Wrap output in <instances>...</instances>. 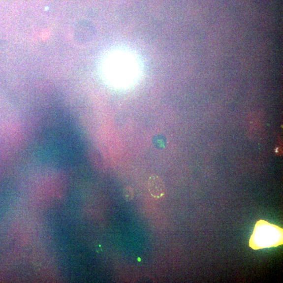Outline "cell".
Returning <instances> with one entry per match:
<instances>
[{
  "label": "cell",
  "instance_id": "obj_1",
  "mask_svg": "<svg viewBox=\"0 0 283 283\" xmlns=\"http://www.w3.org/2000/svg\"><path fill=\"white\" fill-rule=\"evenodd\" d=\"M141 57L132 48L125 46L111 47L105 55L102 70L111 83L126 85L134 82L142 73Z\"/></svg>",
  "mask_w": 283,
  "mask_h": 283
},
{
  "label": "cell",
  "instance_id": "obj_2",
  "mask_svg": "<svg viewBox=\"0 0 283 283\" xmlns=\"http://www.w3.org/2000/svg\"><path fill=\"white\" fill-rule=\"evenodd\" d=\"M283 244V230L278 225L264 220L255 223L249 241V246L254 250L277 248Z\"/></svg>",
  "mask_w": 283,
  "mask_h": 283
},
{
  "label": "cell",
  "instance_id": "obj_3",
  "mask_svg": "<svg viewBox=\"0 0 283 283\" xmlns=\"http://www.w3.org/2000/svg\"><path fill=\"white\" fill-rule=\"evenodd\" d=\"M148 188L151 195L156 199L162 198L165 193V184L161 178L157 175H151L148 180Z\"/></svg>",
  "mask_w": 283,
  "mask_h": 283
},
{
  "label": "cell",
  "instance_id": "obj_4",
  "mask_svg": "<svg viewBox=\"0 0 283 283\" xmlns=\"http://www.w3.org/2000/svg\"><path fill=\"white\" fill-rule=\"evenodd\" d=\"M124 196L126 201H131L134 198V191L131 187H126L124 191Z\"/></svg>",
  "mask_w": 283,
  "mask_h": 283
},
{
  "label": "cell",
  "instance_id": "obj_5",
  "mask_svg": "<svg viewBox=\"0 0 283 283\" xmlns=\"http://www.w3.org/2000/svg\"><path fill=\"white\" fill-rule=\"evenodd\" d=\"M42 38L44 40H46L50 37V31H45L42 34Z\"/></svg>",
  "mask_w": 283,
  "mask_h": 283
}]
</instances>
